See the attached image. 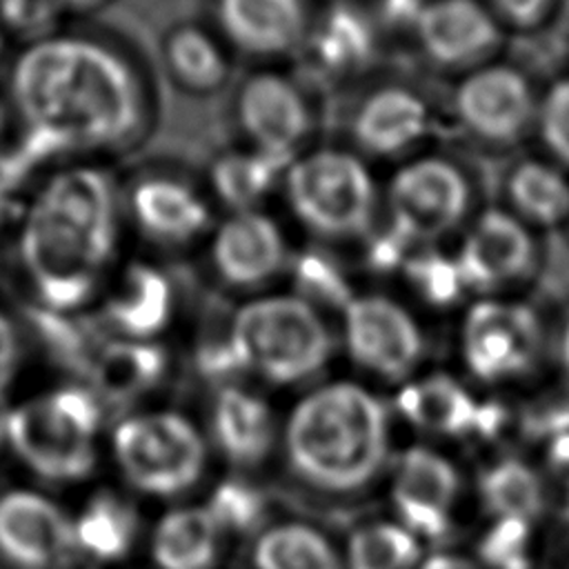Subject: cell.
<instances>
[{
	"label": "cell",
	"instance_id": "obj_28",
	"mask_svg": "<svg viewBox=\"0 0 569 569\" xmlns=\"http://www.w3.org/2000/svg\"><path fill=\"white\" fill-rule=\"evenodd\" d=\"M276 487L278 482L267 476L218 469L200 493V500L236 549L284 509L278 502Z\"/></svg>",
	"mask_w": 569,
	"mask_h": 569
},
{
	"label": "cell",
	"instance_id": "obj_31",
	"mask_svg": "<svg viewBox=\"0 0 569 569\" xmlns=\"http://www.w3.org/2000/svg\"><path fill=\"white\" fill-rule=\"evenodd\" d=\"M305 42L327 73L347 76L371 60L376 38L365 13L349 4H336L316 27H309Z\"/></svg>",
	"mask_w": 569,
	"mask_h": 569
},
{
	"label": "cell",
	"instance_id": "obj_7",
	"mask_svg": "<svg viewBox=\"0 0 569 569\" xmlns=\"http://www.w3.org/2000/svg\"><path fill=\"white\" fill-rule=\"evenodd\" d=\"M380 498L385 511L427 549L456 545L469 507L473 509L471 462L460 451L431 440H402L387 469Z\"/></svg>",
	"mask_w": 569,
	"mask_h": 569
},
{
	"label": "cell",
	"instance_id": "obj_27",
	"mask_svg": "<svg viewBox=\"0 0 569 569\" xmlns=\"http://www.w3.org/2000/svg\"><path fill=\"white\" fill-rule=\"evenodd\" d=\"M173 313L169 278L151 264H129L111 287L104 316L118 338L158 340Z\"/></svg>",
	"mask_w": 569,
	"mask_h": 569
},
{
	"label": "cell",
	"instance_id": "obj_46",
	"mask_svg": "<svg viewBox=\"0 0 569 569\" xmlns=\"http://www.w3.org/2000/svg\"><path fill=\"white\" fill-rule=\"evenodd\" d=\"M562 569H569V542H567V551L562 556Z\"/></svg>",
	"mask_w": 569,
	"mask_h": 569
},
{
	"label": "cell",
	"instance_id": "obj_23",
	"mask_svg": "<svg viewBox=\"0 0 569 569\" xmlns=\"http://www.w3.org/2000/svg\"><path fill=\"white\" fill-rule=\"evenodd\" d=\"M84 373L107 409L127 411L147 405V398L169 378V353L158 340L113 338L96 347Z\"/></svg>",
	"mask_w": 569,
	"mask_h": 569
},
{
	"label": "cell",
	"instance_id": "obj_2",
	"mask_svg": "<svg viewBox=\"0 0 569 569\" xmlns=\"http://www.w3.org/2000/svg\"><path fill=\"white\" fill-rule=\"evenodd\" d=\"M11 98L27 124L22 151L31 160L129 144L147 120L136 69L120 51L84 36L27 47L11 69Z\"/></svg>",
	"mask_w": 569,
	"mask_h": 569
},
{
	"label": "cell",
	"instance_id": "obj_47",
	"mask_svg": "<svg viewBox=\"0 0 569 569\" xmlns=\"http://www.w3.org/2000/svg\"><path fill=\"white\" fill-rule=\"evenodd\" d=\"M4 447V429H2V420H0V449Z\"/></svg>",
	"mask_w": 569,
	"mask_h": 569
},
{
	"label": "cell",
	"instance_id": "obj_48",
	"mask_svg": "<svg viewBox=\"0 0 569 569\" xmlns=\"http://www.w3.org/2000/svg\"><path fill=\"white\" fill-rule=\"evenodd\" d=\"M538 569H547V567H545V565H542V567H538Z\"/></svg>",
	"mask_w": 569,
	"mask_h": 569
},
{
	"label": "cell",
	"instance_id": "obj_13",
	"mask_svg": "<svg viewBox=\"0 0 569 569\" xmlns=\"http://www.w3.org/2000/svg\"><path fill=\"white\" fill-rule=\"evenodd\" d=\"M71 511L36 487L0 491V560L9 569H58L73 553Z\"/></svg>",
	"mask_w": 569,
	"mask_h": 569
},
{
	"label": "cell",
	"instance_id": "obj_20",
	"mask_svg": "<svg viewBox=\"0 0 569 569\" xmlns=\"http://www.w3.org/2000/svg\"><path fill=\"white\" fill-rule=\"evenodd\" d=\"M149 518L124 487H96L71 511L73 549L100 569L127 562L142 551Z\"/></svg>",
	"mask_w": 569,
	"mask_h": 569
},
{
	"label": "cell",
	"instance_id": "obj_10",
	"mask_svg": "<svg viewBox=\"0 0 569 569\" xmlns=\"http://www.w3.org/2000/svg\"><path fill=\"white\" fill-rule=\"evenodd\" d=\"M340 313L342 351L358 378L393 391L425 369V331L400 300L378 291L353 293Z\"/></svg>",
	"mask_w": 569,
	"mask_h": 569
},
{
	"label": "cell",
	"instance_id": "obj_32",
	"mask_svg": "<svg viewBox=\"0 0 569 569\" xmlns=\"http://www.w3.org/2000/svg\"><path fill=\"white\" fill-rule=\"evenodd\" d=\"M509 211L527 227H556L569 218V180L549 162L522 160L505 187Z\"/></svg>",
	"mask_w": 569,
	"mask_h": 569
},
{
	"label": "cell",
	"instance_id": "obj_18",
	"mask_svg": "<svg viewBox=\"0 0 569 569\" xmlns=\"http://www.w3.org/2000/svg\"><path fill=\"white\" fill-rule=\"evenodd\" d=\"M473 509L480 518H509L545 525L553 511L551 485L538 460L505 447L471 462Z\"/></svg>",
	"mask_w": 569,
	"mask_h": 569
},
{
	"label": "cell",
	"instance_id": "obj_45",
	"mask_svg": "<svg viewBox=\"0 0 569 569\" xmlns=\"http://www.w3.org/2000/svg\"><path fill=\"white\" fill-rule=\"evenodd\" d=\"M58 7H71V9H89V7H96L100 0H56Z\"/></svg>",
	"mask_w": 569,
	"mask_h": 569
},
{
	"label": "cell",
	"instance_id": "obj_26",
	"mask_svg": "<svg viewBox=\"0 0 569 569\" xmlns=\"http://www.w3.org/2000/svg\"><path fill=\"white\" fill-rule=\"evenodd\" d=\"M129 207L140 231L162 244H189L211 229L209 202L176 176H144L133 184Z\"/></svg>",
	"mask_w": 569,
	"mask_h": 569
},
{
	"label": "cell",
	"instance_id": "obj_6",
	"mask_svg": "<svg viewBox=\"0 0 569 569\" xmlns=\"http://www.w3.org/2000/svg\"><path fill=\"white\" fill-rule=\"evenodd\" d=\"M224 333L242 378L271 393H298L322 380L336 351L322 311L293 291L240 305Z\"/></svg>",
	"mask_w": 569,
	"mask_h": 569
},
{
	"label": "cell",
	"instance_id": "obj_15",
	"mask_svg": "<svg viewBox=\"0 0 569 569\" xmlns=\"http://www.w3.org/2000/svg\"><path fill=\"white\" fill-rule=\"evenodd\" d=\"M453 256L469 293L496 296L531 271L536 240L518 216L491 207L471 220Z\"/></svg>",
	"mask_w": 569,
	"mask_h": 569
},
{
	"label": "cell",
	"instance_id": "obj_35",
	"mask_svg": "<svg viewBox=\"0 0 569 569\" xmlns=\"http://www.w3.org/2000/svg\"><path fill=\"white\" fill-rule=\"evenodd\" d=\"M416 291L436 307H447L469 293L456 256L436 251H416L405 264Z\"/></svg>",
	"mask_w": 569,
	"mask_h": 569
},
{
	"label": "cell",
	"instance_id": "obj_40",
	"mask_svg": "<svg viewBox=\"0 0 569 569\" xmlns=\"http://www.w3.org/2000/svg\"><path fill=\"white\" fill-rule=\"evenodd\" d=\"M56 4V0H0L7 22L18 29H42Z\"/></svg>",
	"mask_w": 569,
	"mask_h": 569
},
{
	"label": "cell",
	"instance_id": "obj_42",
	"mask_svg": "<svg viewBox=\"0 0 569 569\" xmlns=\"http://www.w3.org/2000/svg\"><path fill=\"white\" fill-rule=\"evenodd\" d=\"M31 162L33 160L24 151L13 153V156H0V216L7 209L16 187L20 184V180L27 173Z\"/></svg>",
	"mask_w": 569,
	"mask_h": 569
},
{
	"label": "cell",
	"instance_id": "obj_3",
	"mask_svg": "<svg viewBox=\"0 0 569 569\" xmlns=\"http://www.w3.org/2000/svg\"><path fill=\"white\" fill-rule=\"evenodd\" d=\"M116 233V196L100 169H64L38 191L22 222L20 258L47 311H71L93 293Z\"/></svg>",
	"mask_w": 569,
	"mask_h": 569
},
{
	"label": "cell",
	"instance_id": "obj_22",
	"mask_svg": "<svg viewBox=\"0 0 569 569\" xmlns=\"http://www.w3.org/2000/svg\"><path fill=\"white\" fill-rule=\"evenodd\" d=\"M242 569H342L340 531L305 511L282 509L242 547Z\"/></svg>",
	"mask_w": 569,
	"mask_h": 569
},
{
	"label": "cell",
	"instance_id": "obj_34",
	"mask_svg": "<svg viewBox=\"0 0 569 569\" xmlns=\"http://www.w3.org/2000/svg\"><path fill=\"white\" fill-rule=\"evenodd\" d=\"M164 60L171 76L187 89L213 91L229 73L220 42L200 27H178L167 36Z\"/></svg>",
	"mask_w": 569,
	"mask_h": 569
},
{
	"label": "cell",
	"instance_id": "obj_36",
	"mask_svg": "<svg viewBox=\"0 0 569 569\" xmlns=\"http://www.w3.org/2000/svg\"><path fill=\"white\" fill-rule=\"evenodd\" d=\"M293 269H296V282H298L293 293H298L320 311H322V305H333L342 309L353 296V291L347 289V280L342 271L322 256L309 253L300 258L293 264Z\"/></svg>",
	"mask_w": 569,
	"mask_h": 569
},
{
	"label": "cell",
	"instance_id": "obj_43",
	"mask_svg": "<svg viewBox=\"0 0 569 569\" xmlns=\"http://www.w3.org/2000/svg\"><path fill=\"white\" fill-rule=\"evenodd\" d=\"M427 0H382V20L391 24L411 27L416 24V18Z\"/></svg>",
	"mask_w": 569,
	"mask_h": 569
},
{
	"label": "cell",
	"instance_id": "obj_11",
	"mask_svg": "<svg viewBox=\"0 0 569 569\" xmlns=\"http://www.w3.org/2000/svg\"><path fill=\"white\" fill-rule=\"evenodd\" d=\"M220 471L273 478L282 407L256 382L236 380L204 389L196 411Z\"/></svg>",
	"mask_w": 569,
	"mask_h": 569
},
{
	"label": "cell",
	"instance_id": "obj_14",
	"mask_svg": "<svg viewBox=\"0 0 569 569\" xmlns=\"http://www.w3.org/2000/svg\"><path fill=\"white\" fill-rule=\"evenodd\" d=\"M536 109L527 76L502 62L471 69L453 91L460 124L487 144L516 142L536 122Z\"/></svg>",
	"mask_w": 569,
	"mask_h": 569
},
{
	"label": "cell",
	"instance_id": "obj_29",
	"mask_svg": "<svg viewBox=\"0 0 569 569\" xmlns=\"http://www.w3.org/2000/svg\"><path fill=\"white\" fill-rule=\"evenodd\" d=\"M342 569H416L427 547L385 509L351 520L340 531Z\"/></svg>",
	"mask_w": 569,
	"mask_h": 569
},
{
	"label": "cell",
	"instance_id": "obj_5",
	"mask_svg": "<svg viewBox=\"0 0 569 569\" xmlns=\"http://www.w3.org/2000/svg\"><path fill=\"white\" fill-rule=\"evenodd\" d=\"M4 447L38 480L82 485L107 456L109 409L84 382L29 396L0 416Z\"/></svg>",
	"mask_w": 569,
	"mask_h": 569
},
{
	"label": "cell",
	"instance_id": "obj_41",
	"mask_svg": "<svg viewBox=\"0 0 569 569\" xmlns=\"http://www.w3.org/2000/svg\"><path fill=\"white\" fill-rule=\"evenodd\" d=\"M416 569H485L465 545H442L425 551Z\"/></svg>",
	"mask_w": 569,
	"mask_h": 569
},
{
	"label": "cell",
	"instance_id": "obj_44",
	"mask_svg": "<svg viewBox=\"0 0 569 569\" xmlns=\"http://www.w3.org/2000/svg\"><path fill=\"white\" fill-rule=\"evenodd\" d=\"M558 365H560L565 380L569 382V320L565 322L560 338H558Z\"/></svg>",
	"mask_w": 569,
	"mask_h": 569
},
{
	"label": "cell",
	"instance_id": "obj_24",
	"mask_svg": "<svg viewBox=\"0 0 569 569\" xmlns=\"http://www.w3.org/2000/svg\"><path fill=\"white\" fill-rule=\"evenodd\" d=\"M431 111L427 100L398 84L367 93L351 120V136L360 151L373 158H396L427 138Z\"/></svg>",
	"mask_w": 569,
	"mask_h": 569
},
{
	"label": "cell",
	"instance_id": "obj_8",
	"mask_svg": "<svg viewBox=\"0 0 569 569\" xmlns=\"http://www.w3.org/2000/svg\"><path fill=\"white\" fill-rule=\"evenodd\" d=\"M282 193L307 231L331 240L367 233L378 209L371 169L358 153L338 147L298 153L287 167Z\"/></svg>",
	"mask_w": 569,
	"mask_h": 569
},
{
	"label": "cell",
	"instance_id": "obj_21",
	"mask_svg": "<svg viewBox=\"0 0 569 569\" xmlns=\"http://www.w3.org/2000/svg\"><path fill=\"white\" fill-rule=\"evenodd\" d=\"M413 36L433 64L453 69L489 56L500 42V22L480 0H427Z\"/></svg>",
	"mask_w": 569,
	"mask_h": 569
},
{
	"label": "cell",
	"instance_id": "obj_16",
	"mask_svg": "<svg viewBox=\"0 0 569 569\" xmlns=\"http://www.w3.org/2000/svg\"><path fill=\"white\" fill-rule=\"evenodd\" d=\"M209 260L216 276L238 289L262 287L291 262L282 227L262 209L231 211L213 229Z\"/></svg>",
	"mask_w": 569,
	"mask_h": 569
},
{
	"label": "cell",
	"instance_id": "obj_37",
	"mask_svg": "<svg viewBox=\"0 0 569 569\" xmlns=\"http://www.w3.org/2000/svg\"><path fill=\"white\" fill-rule=\"evenodd\" d=\"M536 127L551 156L569 164V78L556 80L538 100Z\"/></svg>",
	"mask_w": 569,
	"mask_h": 569
},
{
	"label": "cell",
	"instance_id": "obj_1",
	"mask_svg": "<svg viewBox=\"0 0 569 569\" xmlns=\"http://www.w3.org/2000/svg\"><path fill=\"white\" fill-rule=\"evenodd\" d=\"M396 449L389 393L358 376H325L282 407L273 480L316 509H353L380 496Z\"/></svg>",
	"mask_w": 569,
	"mask_h": 569
},
{
	"label": "cell",
	"instance_id": "obj_12",
	"mask_svg": "<svg viewBox=\"0 0 569 569\" xmlns=\"http://www.w3.org/2000/svg\"><path fill=\"white\" fill-rule=\"evenodd\" d=\"M469 204L467 176L442 156L402 162L387 182L389 224L416 247H427L458 229Z\"/></svg>",
	"mask_w": 569,
	"mask_h": 569
},
{
	"label": "cell",
	"instance_id": "obj_49",
	"mask_svg": "<svg viewBox=\"0 0 569 569\" xmlns=\"http://www.w3.org/2000/svg\"><path fill=\"white\" fill-rule=\"evenodd\" d=\"M224 569H231V567H224Z\"/></svg>",
	"mask_w": 569,
	"mask_h": 569
},
{
	"label": "cell",
	"instance_id": "obj_4",
	"mask_svg": "<svg viewBox=\"0 0 569 569\" xmlns=\"http://www.w3.org/2000/svg\"><path fill=\"white\" fill-rule=\"evenodd\" d=\"M107 458L120 487L158 507L200 498L218 471L198 413L164 402L116 413Z\"/></svg>",
	"mask_w": 569,
	"mask_h": 569
},
{
	"label": "cell",
	"instance_id": "obj_33",
	"mask_svg": "<svg viewBox=\"0 0 569 569\" xmlns=\"http://www.w3.org/2000/svg\"><path fill=\"white\" fill-rule=\"evenodd\" d=\"M542 525L480 518L467 540V549L485 569H538L542 567Z\"/></svg>",
	"mask_w": 569,
	"mask_h": 569
},
{
	"label": "cell",
	"instance_id": "obj_17",
	"mask_svg": "<svg viewBox=\"0 0 569 569\" xmlns=\"http://www.w3.org/2000/svg\"><path fill=\"white\" fill-rule=\"evenodd\" d=\"M238 127L249 147L296 158L313 127L311 107L300 87L282 73L249 76L236 96Z\"/></svg>",
	"mask_w": 569,
	"mask_h": 569
},
{
	"label": "cell",
	"instance_id": "obj_19",
	"mask_svg": "<svg viewBox=\"0 0 569 569\" xmlns=\"http://www.w3.org/2000/svg\"><path fill=\"white\" fill-rule=\"evenodd\" d=\"M233 545L200 498L158 507L142 553L149 569H224Z\"/></svg>",
	"mask_w": 569,
	"mask_h": 569
},
{
	"label": "cell",
	"instance_id": "obj_25",
	"mask_svg": "<svg viewBox=\"0 0 569 569\" xmlns=\"http://www.w3.org/2000/svg\"><path fill=\"white\" fill-rule=\"evenodd\" d=\"M216 20L229 44L258 58L298 49L311 27L305 0H216Z\"/></svg>",
	"mask_w": 569,
	"mask_h": 569
},
{
	"label": "cell",
	"instance_id": "obj_39",
	"mask_svg": "<svg viewBox=\"0 0 569 569\" xmlns=\"http://www.w3.org/2000/svg\"><path fill=\"white\" fill-rule=\"evenodd\" d=\"M487 7L498 22L522 29L536 24L545 16L549 0H487Z\"/></svg>",
	"mask_w": 569,
	"mask_h": 569
},
{
	"label": "cell",
	"instance_id": "obj_9",
	"mask_svg": "<svg viewBox=\"0 0 569 569\" xmlns=\"http://www.w3.org/2000/svg\"><path fill=\"white\" fill-rule=\"evenodd\" d=\"M540 356L542 327L529 305L498 296L467 305L458 327V358L476 389L505 396L536 371Z\"/></svg>",
	"mask_w": 569,
	"mask_h": 569
},
{
	"label": "cell",
	"instance_id": "obj_30",
	"mask_svg": "<svg viewBox=\"0 0 569 569\" xmlns=\"http://www.w3.org/2000/svg\"><path fill=\"white\" fill-rule=\"evenodd\" d=\"M293 158L276 156L256 147L220 153L209 169L213 196L231 211L260 209V202L282 187L287 167Z\"/></svg>",
	"mask_w": 569,
	"mask_h": 569
},
{
	"label": "cell",
	"instance_id": "obj_38",
	"mask_svg": "<svg viewBox=\"0 0 569 569\" xmlns=\"http://www.w3.org/2000/svg\"><path fill=\"white\" fill-rule=\"evenodd\" d=\"M20 360H22L20 336L13 322L4 313H0V405L18 376Z\"/></svg>",
	"mask_w": 569,
	"mask_h": 569
}]
</instances>
